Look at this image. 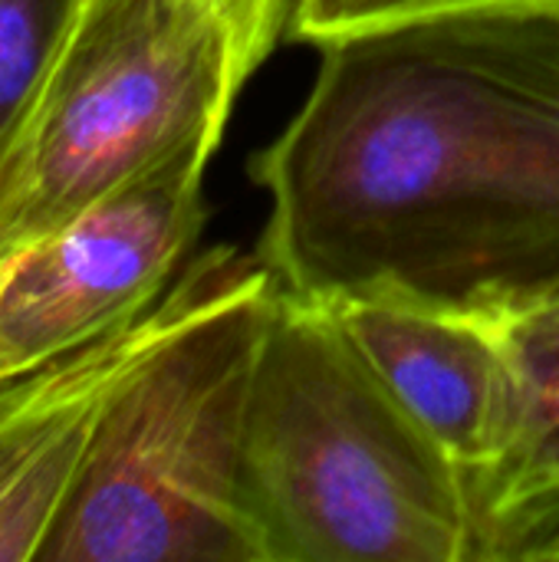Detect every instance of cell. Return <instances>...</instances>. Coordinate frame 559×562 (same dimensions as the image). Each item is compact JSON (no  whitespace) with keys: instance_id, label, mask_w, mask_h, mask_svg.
<instances>
[{"instance_id":"6da1fadb","label":"cell","mask_w":559,"mask_h":562,"mask_svg":"<svg viewBox=\"0 0 559 562\" xmlns=\"http://www.w3.org/2000/svg\"><path fill=\"white\" fill-rule=\"evenodd\" d=\"M316 49L306 99L247 161L277 283L494 323L559 303V3L428 13Z\"/></svg>"},{"instance_id":"7a4b0ae2","label":"cell","mask_w":559,"mask_h":562,"mask_svg":"<svg viewBox=\"0 0 559 562\" xmlns=\"http://www.w3.org/2000/svg\"><path fill=\"white\" fill-rule=\"evenodd\" d=\"M280 283L231 244L168 286L171 313L112 389L40 562H264L244 431Z\"/></svg>"},{"instance_id":"3957f363","label":"cell","mask_w":559,"mask_h":562,"mask_svg":"<svg viewBox=\"0 0 559 562\" xmlns=\"http://www.w3.org/2000/svg\"><path fill=\"white\" fill-rule=\"evenodd\" d=\"M264 562H468L461 471L326 303L280 286L244 431Z\"/></svg>"},{"instance_id":"277c9868","label":"cell","mask_w":559,"mask_h":562,"mask_svg":"<svg viewBox=\"0 0 559 562\" xmlns=\"http://www.w3.org/2000/svg\"><path fill=\"white\" fill-rule=\"evenodd\" d=\"M227 36L194 0H79L0 145V254L185 145H221L241 95Z\"/></svg>"},{"instance_id":"5b68a950","label":"cell","mask_w":559,"mask_h":562,"mask_svg":"<svg viewBox=\"0 0 559 562\" xmlns=\"http://www.w3.org/2000/svg\"><path fill=\"white\" fill-rule=\"evenodd\" d=\"M214 151L185 145L56 231L0 254V382L135 323L165 296L204 227Z\"/></svg>"},{"instance_id":"8992f818","label":"cell","mask_w":559,"mask_h":562,"mask_svg":"<svg viewBox=\"0 0 559 562\" xmlns=\"http://www.w3.org/2000/svg\"><path fill=\"white\" fill-rule=\"evenodd\" d=\"M326 306L461 477L501 454L521 408V375L504 323L389 296Z\"/></svg>"},{"instance_id":"52a82bcc","label":"cell","mask_w":559,"mask_h":562,"mask_svg":"<svg viewBox=\"0 0 559 562\" xmlns=\"http://www.w3.org/2000/svg\"><path fill=\"white\" fill-rule=\"evenodd\" d=\"M168 313L165 290L135 323L0 382V562H40L112 389L165 329Z\"/></svg>"},{"instance_id":"ba28073f","label":"cell","mask_w":559,"mask_h":562,"mask_svg":"<svg viewBox=\"0 0 559 562\" xmlns=\"http://www.w3.org/2000/svg\"><path fill=\"white\" fill-rule=\"evenodd\" d=\"M521 408L501 454L461 477L468 562H559V303L507 319Z\"/></svg>"},{"instance_id":"9c48e42d","label":"cell","mask_w":559,"mask_h":562,"mask_svg":"<svg viewBox=\"0 0 559 562\" xmlns=\"http://www.w3.org/2000/svg\"><path fill=\"white\" fill-rule=\"evenodd\" d=\"M79 0H0V145L43 79Z\"/></svg>"},{"instance_id":"30bf717a","label":"cell","mask_w":559,"mask_h":562,"mask_svg":"<svg viewBox=\"0 0 559 562\" xmlns=\"http://www.w3.org/2000/svg\"><path fill=\"white\" fill-rule=\"evenodd\" d=\"M521 3H559V0H297L287 40L320 46L326 40L382 26L395 20L468 10V7H521Z\"/></svg>"},{"instance_id":"8fae6325","label":"cell","mask_w":559,"mask_h":562,"mask_svg":"<svg viewBox=\"0 0 559 562\" xmlns=\"http://www.w3.org/2000/svg\"><path fill=\"white\" fill-rule=\"evenodd\" d=\"M227 36L234 72L241 86L270 59L280 40H287L297 0H194Z\"/></svg>"}]
</instances>
